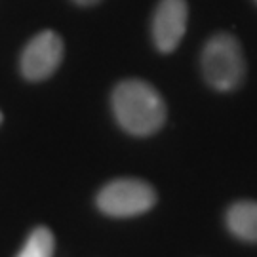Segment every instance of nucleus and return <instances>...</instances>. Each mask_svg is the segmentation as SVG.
Here are the masks:
<instances>
[{"label": "nucleus", "mask_w": 257, "mask_h": 257, "mask_svg": "<svg viewBox=\"0 0 257 257\" xmlns=\"http://www.w3.org/2000/svg\"><path fill=\"white\" fill-rule=\"evenodd\" d=\"M110 105L120 128L132 136L145 138L164 126L166 103L149 82L122 80L114 86Z\"/></svg>", "instance_id": "nucleus-1"}, {"label": "nucleus", "mask_w": 257, "mask_h": 257, "mask_svg": "<svg viewBox=\"0 0 257 257\" xmlns=\"http://www.w3.org/2000/svg\"><path fill=\"white\" fill-rule=\"evenodd\" d=\"M202 74L217 92H232L240 88L246 76V59L238 38L219 33L206 42L202 50Z\"/></svg>", "instance_id": "nucleus-2"}, {"label": "nucleus", "mask_w": 257, "mask_h": 257, "mask_svg": "<svg viewBox=\"0 0 257 257\" xmlns=\"http://www.w3.org/2000/svg\"><path fill=\"white\" fill-rule=\"evenodd\" d=\"M97 208L110 217H136L156 204V191L143 179H112L97 193Z\"/></svg>", "instance_id": "nucleus-3"}, {"label": "nucleus", "mask_w": 257, "mask_h": 257, "mask_svg": "<svg viewBox=\"0 0 257 257\" xmlns=\"http://www.w3.org/2000/svg\"><path fill=\"white\" fill-rule=\"evenodd\" d=\"M63 59V40L54 31H42L31 38L21 54V74L31 82L46 80L57 71Z\"/></svg>", "instance_id": "nucleus-4"}, {"label": "nucleus", "mask_w": 257, "mask_h": 257, "mask_svg": "<svg viewBox=\"0 0 257 257\" xmlns=\"http://www.w3.org/2000/svg\"><path fill=\"white\" fill-rule=\"evenodd\" d=\"M189 19L187 0H160L153 16V40L162 54L179 46Z\"/></svg>", "instance_id": "nucleus-5"}, {"label": "nucleus", "mask_w": 257, "mask_h": 257, "mask_svg": "<svg viewBox=\"0 0 257 257\" xmlns=\"http://www.w3.org/2000/svg\"><path fill=\"white\" fill-rule=\"evenodd\" d=\"M229 230L240 240L257 242V202L255 200H240L227 210L225 215Z\"/></svg>", "instance_id": "nucleus-6"}, {"label": "nucleus", "mask_w": 257, "mask_h": 257, "mask_svg": "<svg viewBox=\"0 0 257 257\" xmlns=\"http://www.w3.org/2000/svg\"><path fill=\"white\" fill-rule=\"evenodd\" d=\"M55 238L48 227H37L31 230L23 248L16 257H54Z\"/></svg>", "instance_id": "nucleus-7"}, {"label": "nucleus", "mask_w": 257, "mask_h": 257, "mask_svg": "<svg viewBox=\"0 0 257 257\" xmlns=\"http://www.w3.org/2000/svg\"><path fill=\"white\" fill-rule=\"evenodd\" d=\"M74 4H78V6H93V4H97V2H101V0H73Z\"/></svg>", "instance_id": "nucleus-8"}, {"label": "nucleus", "mask_w": 257, "mask_h": 257, "mask_svg": "<svg viewBox=\"0 0 257 257\" xmlns=\"http://www.w3.org/2000/svg\"><path fill=\"white\" fill-rule=\"evenodd\" d=\"M0 124H2V112H0Z\"/></svg>", "instance_id": "nucleus-9"}, {"label": "nucleus", "mask_w": 257, "mask_h": 257, "mask_svg": "<svg viewBox=\"0 0 257 257\" xmlns=\"http://www.w3.org/2000/svg\"><path fill=\"white\" fill-rule=\"evenodd\" d=\"M255 2H257V0H255Z\"/></svg>", "instance_id": "nucleus-10"}]
</instances>
